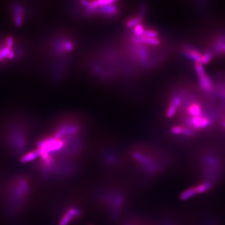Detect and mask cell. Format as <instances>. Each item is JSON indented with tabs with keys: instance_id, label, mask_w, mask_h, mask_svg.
I'll return each instance as SVG.
<instances>
[{
	"instance_id": "cell-1",
	"label": "cell",
	"mask_w": 225,
	"mask_h": 225,
	"mask_svg": "<svg viewBox=\"0 0 225 225\" xmlns=\"http://www.w3.org/2000/svg\"><path fill=\"white\" fill-rule=\"evenodd\" d=\"M195 68L199 79L201 87L205 92H211L213 90V84L208 76L206 74L202 64L201 63H196Z\"/></svg>"
},
{
	"instance_id": "cell-2",
	"label": "cell",
	"mask_w": 225,
	"mask_h": 225,
	"mask_svg": "<svg viewBox=\"0 0 225 225\" xmlns=\"http://www.w3.org/2000/svg\"><path fill=\"white\" fill-rule=\"evenodd\" d=\"M211 121L209 118L205 116L193 117L191 120V125H192L196 128H205L209 125Z\"/></svg>"
},
{
	"instance_id": "cell-3",
	"label": "cell",
	"mask_w": 225,
	"mask_h": 225,
	"mask_svg": "<svg viewBox=\"0 0 225 225\" xmlns=\"http://www.w3.org/2000/svg\"><path fill=\"white\" fill-rule=\"evenodd\" d=\"M185 54L188 56L189 58L194 60L196 63H201V58L202 54L197 50L188 48L185 50Z\"/></svg>"
},
{
	"instance_id": "cell-4",
	"label": "cell",
	"mask_w": 225,
	"mask_h": 225,
	"mask_svg": "<svg viewBox=\"0 0 225 225\" xmlns=\"http://www.w3.org/2000/svg\"><path fill=\"white\" fill-rule=\"evenodd\" d=\"M189 113L193 116V117L200 116H201V109L200 106L197 103H193L189 106L188 107Z\"/></svg>"
},
{
	"instance_id": "cell-5",
	"label": "cell",
	"mask_w": 225,
	"mask_h": 225,
	"mask_svg": "<svg viewBox=\"0 0 225 225\" xmlns=\"http://www.w3.org/2000/svg\"><path fill=\"white\" fill-rule=\"evenodd\" d=\"M101 11L103 13L106 15H114L116 13L117 9L114 5L111 4L105 6L101 7Z\"/></svg>"
},
{
	"instance_id": "cell-6",
	"label": "cell",
	"mask_w": 225,
	"mask_h": 225,
	"mask_svg": "<svg viewBox=\"0 0 225 225\" xmlns=\"http://www.w3.org/2000/svg\"><path fill=\"white\" fill-rule=\"evenodd\" d=\"M196 193V191L195 188H191L189 189L186 190L182 195V198L183 199H186L191 198L192 196L195 195Z\"/></svg>"
},
{
	"instance_id": "cell-7",
	"label": "cell",
	"mask_w": 225,
	"mask_h": 225,
	"mask_svg": "<svg viewBox=\"0 0 225 225\" xmlns=\"http://www.w3.org/2000/svg\"><path fill=\"white\" fill-rule=\"evenodd\" d=\"M178 108V106H176L174 103H172L168 109V111H167V112H166V116L168 118L173 117L175 115Z\"/></svg>"
},
{
	"instance_id": "cell-8",
	"label": "cell",
	"mask_w": 225,
	"mask_h": 225,
	"mask_svg": "<svg viewBox=\"0 0 225 225\" xmlns=\"http://www.w3.org/2000/svg\"><path fill=\"white\" fill-rule=\"evenodd\" d=\"M73 218L69 215V214L66 213L65 215L62 217L60 221V225H68L73 220Z\"/></svg>"
},
{
	"instance_id": "cell-9",
	"label": "cell",
	"mask_w": 225,
	"mask_h": 225,
	"mask_svg": "<svg viewBox=\"0 0 225 225\" xmlns=\"http://www.w3.org/2000/svg\"><path fill=\"white\" fill-rule=\"evenodd\" d=\"M144 28L143 26L139 24L138 25H137L136 26L134 27V33L135 35H136L137 36H141L143 35V34L144 33Z\"/></svg>"
},
{
	"instance_id": "cell-10",
	"label": "cell",
	"mask_w": 225,
	"mask_h": 225,
	"mask_svg": "<svg viewBox=\"0 0 225 225\" xmlns=\"http://www.w3.org/2000/svg\"><path fill=\"white\" fill-rule=\"evenodd\" d=\"M158 34L155 31L153 30H146L143 34V36L150 38H157Z\"/></svg>"
},
{
	"instance_id": "cell-11",
	"label": "cell",
	"mask_w": 225,
	"mask_h": 225,
	"mask_svg": "<svg viewBox=\"0 0 225 225\" xmlns=\"http://www.w3.org/2000/svg\"><path fill=\"white\" fill-rule=\"evenodd\" d=\"M210 187V185L208 183H205L198 186V187L195 188L196 193H202L205 192V191L208 190Z\"/></svg>"
},
{
	"instance_id": "cell-12",
	"label": "cell",
	"mask_w": 225,
	"mask_h": 225,
	"mask_svg": "<svg viewBox=\"0 0 225 225\" xmlns=\"http://www.w3.org/2000/svg\"><path fill=\"white\" fill-rule=\"evenodd\" d=\"M212 58V54L210 53H206L202 55L201 64H208Z\"/></svg>"
},
{
	"instance_id": "cell-13",
	"label": "cell",
	"mask_w": 225,
	"mask_h": 225,
	"mask_svg": "<svg viewBox=\"0 0 225 225\" xmlns=\"http://www.w3.org/2000/svg\"><path fill=\"white\" fill-rule=\"evenodd\" d=\"M140 21V20L139 18H134L133 19H131L127 22V26L130 28L133 27V26L135 27L137 25H139Z\"/></svg>"
},
{
	"instance_id": "cell-14",
	"label": "cell",
	"mask_w": 225,
	"mask_h": 225,
	"mask_svg": "<svg viewBox=\"0 0 225 225\" xmlns=\"http://www.w3.org/2000/svg\"><path fill=\"white\" fill-rule=\"evenodd\" d=\"M171 132L173 134H182V133H183V132H184V128H183L181 126H174L171 129Z\"/></svg>"
},
{
	"instance_id": "cell-15",
	"label": "cell",
	"mask_w": 225,
	"mask_h": 225,
	"mask_svg": "<svg viewBox=\"0 0 225 225\" xmlns=\"http://www.w3.org/2000/svg\"><path fill=\"white\" fill-rule=\"evenodd\" d=\"M181 99L179 98V97L178 96H175L173 98V103H174L176 106L179 107L180 106V105H181Z\"/></svg>"
},
{
	"instance_id": "cell-16",
	"label": "cell",
	"mask_w": 225,
	"mask_h": 225,
	"mask_svg": "<svg viewBox=\"0 0 225 225\" xmlns=\"http://www.w3.org/2000/svg\"><path fill=\"white\" fill-rule=\"evenodd\" d=\"M73 46V44L71 43H66L65 44H64V49L67 51H70L72 50Z\"/></svg>"
}]
</instances>
